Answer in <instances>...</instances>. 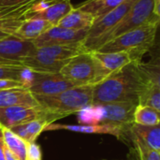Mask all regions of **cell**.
I'll return each instance as SVG.
<instances>
[{"label":"cell","mask_w":160,"mask_h":160,"mask_svg":"<svg viewBox=\"0 0 160 160\" xmlns=\"http://www.w3.org/2000/svg\"><path fill=\"white\" fill-rule=\"evenodd\" d=\"M141 63L131 62L94 85L93 104L138 100L145 85L154 83L143 72Z\"/></svg>","instance_id":"cell-1"},{"label":"cell","mask_w":160,"mask_h":160,"mask_svg":"<svg viewBox=\"0 0 160 160\" xmlns=\"http://www.w3.org/2000/svg\"><path fill=\"white\" fill-rule=\"evenodd\" d=\"M93 86H75L52 96H33L38 102L41 118L51 124L93 104Z\"/></svg>","instance_id":"cell-2"},{"label":"cell","mask_w":160,"mask_h":160,"mask_svg":"<svg viewBox=\"0 0 160 160\" xmlns=\"http://www.w3.org/2000/svg\"><path fill=\"white\" fill-rule=\"evenodd\" d=\"M158 24H148L128 31L112 38L100 47V52H128L132 62H142V58L155 43Z\"/></svg>","instance_id":"cell-3"},{"label":"cell","mask_w":160,"mask_h":160,"mask_svg":"<svg viewBox=\"0 0 160 160\" xmlns=\"http://www.w3.org/2000/svg\"><path fill=\"white\" fill-rule=\"evenodd\" d=\"M59 73L76 86H83L96 85L112 72L102 66L92 52H85L70 58Z\"/></svg>","instance_id":"cell-4"},{"label":"cell","mask_w":160,"mask_h":160,"mask_svg":"<svg viewBox=\"0 0 160 160\" xmlns=\"http://www.w3.org/2000/svg\"><path fill=\"white\" fill-rule=\"evenodd\" d=\"M159 0H137L122 21L105 38L104 44L128 31L148 24H159Z\"/></svg>","instance_id":"cell-5"},{"label":"cell","mask_w":160,"mask_h":160,"mask_svg":"<svg viewBox=\"0 0 160 160\" xmlns=\"http://www.w3.org/2000/svg\"><path fill=\"white\" fill-rule=\"evenodd\" d=\"M137 0H125L118 7L97 19L88 30L82 44L87 52H96L104 44L105 38L122 21Z\"/></svg>","instance_id":"cell-6"},{"label":"cell","mask_w":160,"mask_h":160,"mask_svg":"<svg viewBox=\"0 0 160 160\" xmlns=\"http://www.w3.org/2000/svg\"><path fill=\"white\" fill-rule=\"evenodd\" d=\"M76 85L58 73H43L29 70L25 89L32 95L52 96L62 93Z\"/></svg>","instance_id":"cell-7"},{"label":"cell","mask_w":160,"mask_h":160,"mask_svg":"<svg viewBox=\"0 0 160 160\" xmlns=\"http://www.w3.org/2000/svg\"><path fill=\"white\" fill-rule=\"evenodd\" d=\"M36 50L33 40L21 39L9 35L0 39V64L20 65L22 59L33 54Z\"/></svg>","instance_id":"cell-8"},{"label":"cell","mask_w":160,"mask_h":160,"mask_svg":"<svg viewBox=\"0 0 160 160\" xmlns=\"http://www.w3.org/2000/svg\"><path fill=\"white\" fill-rule=\"evenodd\" d=\"M99 105L103 113L100 124L129 127L134 123V112L138 106V100L116 101Z\"/></svg>","instance_id":"cell-9"},{"label":"cell","mask_w":160,"mask_h":160,"mask_svg":"<svg viewBox=\"0 0 160 160\" xmlns=\"http://www.w3.org/2000/svg\"><path fill=\"white\" fill-rule=\"evenodd\" d=\"M88 30H70L53 25L35 38L33 43L37 48H40L52 45H65L82 42L85 39Z\"/></svg>","instance_id":"cell-10"},{"label":"cell","mask_w":160,"mask_h":160,"mask_svg":"<svg viewBox=\"0 0 160 160\" xmlns=\"http://www.w3.org/2000/svg\"><path fill=\"white\" fill-rule=\"evenodd\" d=\"M130 127V126H129ZM129 127L111 125V124H98V125H61L51 123L48 124L43 131L46 130H68L78 133L85 134H109L120 139L129 131Z\"/></svg>","instance_id":"cell-11"},{"label":"cell","mask_w":160,"mask_h":160,"mask_svg":"<svg viewBox=\"0 0 160 160\" xmlns=\"http://www.w3.org/2000/svg\"><path fill=\"white\" fill-rule=\"evenodd\" d=\"M41 118L38 107L11 106L0 108V127L10 129L13 127L22 125Z\"/></svg>","instance_id":"cell-12"},{"label":"cell","mask_w":160,"mask_h":160,"mask_svg":"<svg viewBox=\"0 0 160 160\" xmlns=\"http://www.w3.org/2000/svg\"><path fill=\"white\" fill-rule=\"evenodd\" d=\"M67 62L54 59L48 55L39 48H37L35 52L28 57H25L20 62V65L34 72L43 73H58Z\"/></svg>","instance_id":"cell-13"},{"label":"cell","mask_w":160,"mask_h":160,"mask_svg":"<svg viewBox=\"0 0 160 160\" xmlns=\"http://www.w3.org/2000/svg\"><path fill=\"white\" fill-rule=\"evenodd\" d=\"M52 25L46 20L39 17L24 19L17 27L12 36L25 40H34Z\"/></svg>","instance_id":"cell-14"},{"label":"cell","mask_w":160,"mask_h":160,"mask_svg":"<svg viewBox=\"0 0 160 160\" xmlns=\"http://www.w3.org/2000/svg\"><path fill=\"white\" fill-rule=\"evenodd\" d=\"M11 106L37 107L38 105L34 96L25 88L0 90V108Z\"/></svg>","instance_id":"cell-15"},{"label":"cell","mask_w":160,"mask_h":160,"mask_svg":"<svg viewBox=\"0 0 160 160\" xmlns=\"http://www.w3.org/2000/svg\"><path fill=\"white\" fill-rule=\"evenodd\" d=\"M94 22L95 18L92 15L78 8H74L56 25L70 30H89Z\"/></svg>","instance_id":"cell-16"},{"label":"cell","mask_w":160,"mask_h":160,"mask_svg":"<svg viewBox=\"0 0 160 160\" xmlns=\"http://www.w3.org/2000/svg\"><path fill=\"white\" fill-rule=\"evenodd\" d=\"M129 132L138 137L146 146L160 152V126H142L131 124Z\"/></svg>","instance_id":"cell-17"},{"label":"cell","mask_w":160,"mask_h":160,"mask_svg":"<svg viewBox=\"0 0 160 160\" xmlns=\"http://www.w3.org/2000/svg\"><path fill=\"white\" fill-rule=\"evenodd\" d=\"M94 56L102 64V66L107 68L110 72H114L121 69L125 66L132 62L129 54L125 52H92Z\"/></svg>","instance_id":"cell-18"},{"label":"cell","mask_w":160,"mask_h":160,"mask_svg":"<svg viewBox=\"0 0 160 160\" xmlns=\"http://www.w3.org/2000/svg\"><path fill=\"white\" fill-rule=\"evenodd\" d=\"M125 0H87L81 3L77 8L92 15L96 21L118 7Z\"/></svg>","instance_id":"cell-19"},{"label":"cell","mask_w":160,"mask_h":160,"mask_svg":"<svg viewBox=\"0 0 160 160\" xmlns=\"http://www.w3.org/2000/svg\"><path fill=\"white\" fill-rule=\"evenodd\" d=\"M74 7L70 0H61L48 7L45 10L40 12L35 17H39L49 22L52 26L56 25L61 19H63L68 12H70Z\"/></svg>","instance_id":"cell-20"},{"label":"cell","mask_w":160,"mask_h":160,"mask_svg":"<svg viewBox=\"0 0 160 160\" xmlns=\"http://www.w3.org/2000/svg\"><path fill=\"white\" fill-rule=\"evenodd\" d=\"M2 134L5 146L17 160H27L28 143L8 128H2Z\"/></svg>","instance_id":"cell-21"},{"label":"cell","mask_w":160,"mask_h":160,"mask_svg":"<svg viewBox=\"0 0 160 160\" xmlns=\"http://www.w3.org/2000/svg\"><path fill=\"white\" fill-rule=\"evenodd\" d=\"M138 105L150 107L160 112V84L145 85L138 97Z\"/></svg>","instance_id":"cell-22"},{"label":"cell","mask_w":160,"mask_h":160,"mask_svg":"<svg viewBox=\"0 0 160 160\" xmlns=\"http://www.w3.org/2000/svg\"><path fill=\"white\" fill-rule=\"evenodd\" d=\"M134 123L142 126L159 125V112L150 107L138 105L134 112Z\"/></svg>","instance_id":"cell-23"},{"label":"cell","mask_w":160,"mask_h":160,"mask_svg":"<svg viewBox=\"0 0 160 160\" xmlns=\"http://www.w3.org/2000/svg\"><path fill=\"white\" fill-rule=\"evenodd\" d=\"M102 109L99 104H91L77 112L80 125H98L102 120Z\"/></svg>","instance_id":"cell-24"},{"label":"cell","mask_w":160,"mask_h":160,"mask_svg":"<svg viewBox=\"0 0 160 160\" xmlns=\"http://www.w3.org/2000/svg\"><path fill=\"white\" fill-rule=\"evenodd\" d=\"M29 75V70L20 65L0 64V80L8 79L23 82L25 84L26 79Z\"/></svg>","instance_id":"cell-25"},{"label":"cell","mask_w":160,"mask_h":160,"mask_svg":"<svg viewBox=\"0 0 160 160\" xmlns=\"http://www.w3.org/2000/svg\"><path fill=\"white\" fill-rule=\"evenodd\" d=\"M129 134L131 136V140H132V142L135 145V148L137 150V153L139 155L140 160H160L159 151H156V150L149 148L138 137L131 134L130 132H129Z\"/></svg>","instance_id":"cell-26"},{"label":"cell","mask_w":160,"mask_h":160,"mask_svg":"<svg viewBox=\"0 0 160 160\" xmlns=\"http://www.w3.org/2000/svg\"><path fill=\"white\" fill-rule=\"evenodd\" d=\"M48 125V122L43 118H38L31 122L23 124L28 136V143H33L36 142L37 138L43 131L44 128Z\"/></svg>","instance_id":"cell-27"},{"label":"cell","mask_w":160,"mask_h":160,"mask_svg":"<svg viewBox=\"0 0 160 160\" xmlns=\"http://www.w3.org/2000/svg\"><path fill=\"white\" fill-rule=\"evenodd\" d=\"M16 88H25V84L23 82L8 80V79H1L0 80V90H9Z\"/></svg>","instance_id":"cell-28"},{"label":"cell","mask_w":160,"mask_h":160,"mask_svg":"<svg viewBox=\"0 0 160 160\" xmlns=\"http://www.w3.org/2000/svg\"><path fill=\"white\" fill-rule=\"evenodd\" d=\"M27 160H42V154L40 147L36 143H28Z\"/></svg>","instance_id":"cell-29"},{"label":"cell","mask_w":160,"mask_h":160,"mask_svg":"<svg viewBox=\"0 0 160 160\" xmlns=\"http://www.w3.org/2000/svg\"><path fill=\"white\" fill-rule=\"evenodd\" d=\"M28 1L30 0H0V7H11Z\"/></svg>","instance_id":"cell-30"},{"label":"cell","mask_w":160,"mask_h":160,"mask_svg":"<svg viewBox=\"0 0 160 160\" xmlns=\"http://www.w3.org/2000/svg\"><path fill=\"white\" fill-rule=\"evenodd\" d=\"M0 160H6L5 158V143H4V140H3L1 127H0Z\"/></svg>","instance_id":"cell-31"},{"label":"cell","mask_w":160,"mask_h":160,"mask_svg":"<svg viewBox=\"0 0 160 160\" xmlns=\"http://www.w3.org/2000/svg\"><path fill=\"white\" fill-rule=\"evenodd\" d=\"M5 158L6 160H17V158L7 149L6 146H5Z\"/></svg>","instance_id":"cell-32"},{"label":"cell","mask_w":160,"mask_h":160,"mask_svg":"<svg viewBox=\"0 0 160 160\" xmlns=\"http://www.w3.org/2000/svg\"><path fill=\"white\" fill-rule=\"evenodd\" d=\"M8 36H9V35H8V34H7L6 32L2 31V30L0 29V39H2V38H7Z\"/></svg>","instance_id":"cell-33"}]
</instances>
